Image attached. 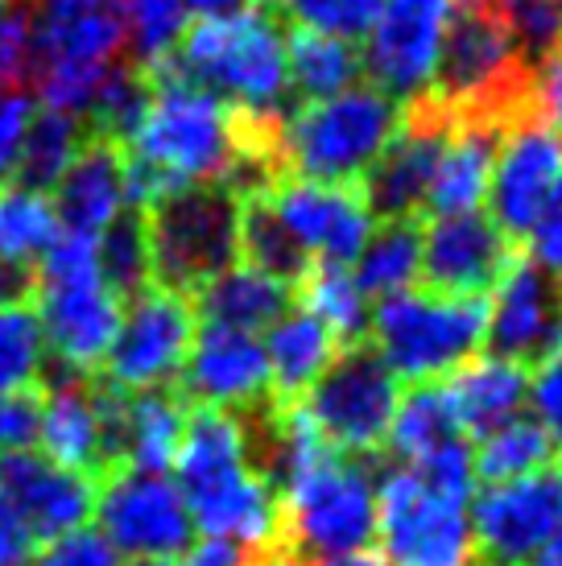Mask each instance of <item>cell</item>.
Listing matches in <instances>:
<instances>
[{
	"mask_svg": "<svg viewBox=\"0 0 562 566\" xmlns=\"http://www.w3.org/2000/svg\"><path fill=\"white\" fill-rule=\"evenodd\" d=\"M174 472L190 521L204 537L257 554L281 546V496L252 468L244 426L236 413L207 406L190 409Z\"/></svg>",
	"mask_w": 562,
	"mask_h": 566,
	"instance_id": "1",
	"label": "cell"
},
{
	"mask_svg": "<svg viewBox=\"0 0 562 566\" xmlns=\"http://www.w3.org/2000/svg\"><path fill=\"white\" fill-rule=\"evenodd\" d=\"M166 63L174 66V75L211 92L249 120L278 125L294 108L285 71V25L266 9L195 21Z\"/></svg>",
	"mask_w": 562,
	"mask_h": 566,
	"instance_id": "2",
	"label": "cell"
},
{
	"mask_svg": "<svg viewBox=\"0 0 562 566\" xmlns=\"http://www.w3.org/2000/svg\"><path fill=\"white\" fill-rule=\"evenodd\" d=\"M402 112L406 108L373 83H356L319 104H298L278 125V174L323 187H356L393 142Z\"/></svg>",
	"mask_w": 562,
	"mask_h": 566,
	"instance_id": "3",
	"label": "cell"
},
{
	"mask_svg": "<svg viewBox=\"0 0 562 566\" xmlns=\"http://www.w3.org/2000/svg\"><path fill=\"white\" fill-rule=\"evenodd\" d=\"M281 551L302 566H340L376 542V475L364 459L323 451L281 488Z\"/></svg>",
	"mask_w": 562,
	"mask_h": 566,
	"instance_id": "4",
	"label": "cell"
},
{
	"mask_svg": "<svg viewBox=\"0 0 562 566\" xmlns=\"http://www.w3.org/2000/svg\"><path fill=\"white\" fill-rule=\"evenodd\" d=\"M30 298L42 318L46 360L79 377H100V364L121 327V298L100 277L95 240L71 232L54 240L33 265Z\"/></svg>",
	"mask_w": 562,
	"mask_h": 566,
	"instance_id": "5",
	"label": "cell"
},
{
	"mask_svg": "<svg viewBox=\"0 0 562 566\" xmlns=\"http://www.w3.org/2000/svg\"><path fill=\"white\" fill-rule=\"evenodd\" d=\"M154 285L195 298L207 282L240 265V190L223 182L183 187L145 211Z\"/></svg>",
	"mask_w": 562,
	"mask_h": 566,
	"instance_id": "6",
	"label": "cell"
},
{
	"mask_svg": "<svg viewBox=\"0 0 562 566\" xmlns=\"http://www.w3.org/2000/svg\"><path fill=\"white\" fill-rule=\"evenodd\" d=\"M488 327L485 298H455L438 290H402L376 302L368 331L373 352L397 380L430 385L480 352Z\"/></svg>",
	"mask_w": 562,
	"mask_h": 566,
	"instance_id": "7",
	"label": "cell"
},
{
	"mask_svg": "<svg viewBox=\"0 0 562 566\" xmlns=\"http://www.w3.org/2000/svg\"><path fill=\"white\" fill-rule=\"evenodd\" d=\"M471 501H455L406 463L376 480V537L385 566H476Z\"/></svg>",
	"mask_w": 562,
	"mask_h": 566,
	"instance_id": "8",
	"label": "cell"
},
{
	"mask_svg": "<svg viewBox=\"0 0 562 566\" xmlns=\"http://www.w3.org/2000/svg\"><path fill=\"white\" fill-rule=\"evenodd\" d=\"M397 397L402 380L385 368L373 344H352L327 364V373L314 380L298 406L331 451L368 459L389 439Z\"/></svg>",
	"mask_w": 562,
	"mask_h": 566,
	"instance_id": "9",
	"label": "cell"
},
{
	"mask_svg": "<svg viewBox=\"0 0 562 566\" xmlns=\"http://www.w3.org/2000/svg\"><path fill=\"white\" fill-rule=\"evenodd\" d=\"M95 534L125 563L178 558L195 546V521L170 475H145L116 468L95 484Z\"/></svg>",
	"mask_w": 562,
	"mask_h": 566,
	"instance_id": "10",
	"label": "cell"
},
{
	"mask_svg": "<svg viewBox=\"0 0 562 566\" xmlns=\"http://www.w3.org/2000/svg\"><path fill=\"white\" fill-rule=\"evenodd\" d=\"M190 339H195V306L190 298L149 285L128 298V315H121L116 339L104 356V385L121 394L170 389L183 377Z\"/></svg>",
	"mask_w": 562,
	"mask_h": 566,
	"instance_id": "11",
	"label": "cell"
},
{
	"mask_svg": "<svg viewBox=\"0 0 562 566\" xmlns=\"http://www.w3.org/2000/svg\"><path fill=\"white\" fill-rule=\"evenodd\" d=\"M468 513L476 566H530L562 534V468L488 484Z\"/></svg>",
	"mask_w": 562,
	"mask_h": 566,
	"instance_id": "12",
	"label": "cell"
},
{
	"mask_svg": "<svg viewBox=\"0 0 562 566\" xmlns=\"http://www.w3.org/2000/svg\"><path fill=\"white\" fill-rule=\"evenodd\" d=\"M455 9L459 0H385L360 54L364 71L373 75V87H381L402 108L418 104L435 83Z\"/></svg>",
	"mask_w": 562,
	"mask_h": 566,
	"instance_id": "13",
	"label": "cell"
},
{
	"mask_svg": "<svg viewBox=\"0 0 562 566\" xmlns=\"http://www.w3.org/2000/svg\"><path fill=\"white\" fill-rule=\"evenodd\" d=\"M559 178L562 137L525 104L504 120V133H500L485 199L492 207L488 220L497 223L504 237H530V228L538 223Z\"/></svg>",
	"mask_w": 562,
	"mask_h": 566,
	"instance_id": "14",
	"label": "cell"
},
{
	"mask_svg": "<svg viewBox=\"0 0 562 566\" xmlns=\"http://www.w3.org/2000/svg\"><path fill=\"white\" fill-rule=\"evenodd\" d=\"M455 112L435 104L430 95H422L418 104L402 112V125L385 145V154L376 166L364 174L360 199L368 207V216L381 223H414L426 211L435 166L443 154V142L451 133Z\"/></svg>",
	"mask_w": 562,
	"mask_h": 566,
	"instance_id": "15",
	"label": "cell"
},
{
	"mask_svg": "<svg viewBox=\"0 0 562 566\" xmlns=\"http://www.w3.org/2000/svg\"><path fill=\"white\" fill-rule=\"evenodd\" d=\"M278 223L290 232L311 265H347L373 237L376 220L360 199V187H323L302 178H273L266 187Z\"/></svg>",
	"mask_w": 562,
	"mask_h": 566,
	"instance_id": "16",
	"label": "cell"
},
{
	"mask_svg": "<svg viewBox=\"0 0 562 566\" xmlns=\"http://www.w3.org/2000/svg\"><path fill=\"white\" fill-rule=\"evenodd\" d=\"M485 344L488 356L513 364H542L547 356L562 352V282L525 261H509L492 285Z\"/></svg>",
	"mask_w": 562,
	"mask_h": 566,
	"instance_id": "17",
	"label": "cell"
},
{
	"mask_svg": "<svg viewBox=\"0 0 562 566\" xmlns=\"http://www.w3.org/2000/svg\"><path fill=\"white\" fill-rule=\"evenodd\" d=\"M178 394L187 406L223 409V413H249L269 401V364L261 335L204 323L195 331L178 377Z\"/></svg>",
	"mask_w": 562,
	"mask_h": 566,
	"instance_id": "18",
	"label": "cell"
},
{
	"mask_svg": "<svg viewBox=\"0 0 562 566\" xmlns=\"http://www.w3.org/2000/svg\"><path fill=\"white\" fill-rule=\"evenodd\" d=\"M38 394H42V426H38L42 455L100 484L112 472V459L95 377H79L46 360Z\"/></svg>",
	"mask_w": 562,
	"mask_h": 566,
	"instance_id": "19",
	"label": "cell"
},
{
	"mask_svg": "<svg viewBox=\"0 0 562 566\" xmlns=\"http://www.w3.org/2000/svg\"><path fill=\"white\" fill-rule=\"evenodd\" d=\"M509 237L485 211L468 216H435L422 232V277L438 294L485 298L509 269Z\"/></svg>",
	"mask_w": 562,
	"mask_h": 566,
	"instance_id": "20",
	"label": "cell"
},
{
	"mask_svg": "<svg viewBox=\"0 0 562 566\" xmlns=\"http://www.w3.org/2000/svg\"><path fill=\"white\" fill-rule=\"evenodd\" d=\"M0 501L13 504L33 542H59L92 521L95 480L50 463L42 451L0 455Z\"/></svg>",
	"mask_w": 562,
	"mask_h": 566,
	"instance_id": "21",
	"label": "cell"
},
{
	"mask_svg": "<svg viewBox=\"0 0 562 566\" xmlns=\"http://www.w3.org/2000/svg\"><path fill=\"white\" fill-rule=\"evenodd\" d=\"M42 66H116L128 46L125 0H42L33 4Z\"/></svg>",
	"mask_w": 562,
	"mask_h": 566,
	"instance_id": "22",
	"label": "cell"
},
{
	"mask_svg": "<svg viewBox=\"0 0 562 566\" xmlns=\"http://www.w3.org/2000/svg\"><path fill=\"white\" fill-rule=\"evenodd\" d=\"M54 216L71 237H100L128 207L125 149L108 137H87L66 174L54 182Z\"/></svg>",
	"mask_w": 562,
	"mask_h": 566,
	"instance_id": "23",
	"label": "cell"
},
{
	"mask_svg": "<svg viewBox=\"0 0 562 566\" xmlns=\"http://www.w3.org/2000/svg\"><path fill=\"white\" fill-rule=\"evenodd\" d=\"M500 133H504V120L497 116H455L443 154H438L430 199H426L430 220L435 216H468V211L485 207Z\"/></svg>",
	"mask_w": 562,
	"mask_h": 566,
	"instance_id": "24",
	"label": "cell"
},
{
	"mask_svg": "<svg viewBox=\"0 0 562 566\" xmlns=\"http://www.w3.org/2000/svg\"><path fill=\"white\" fill-rule=\"evenodd\" d=\"M443 389H447L459 430L485 439L488 430L521 418L525 394H530V373L500 356H471L464 368H455L447 377Z\"/></svg>",
	"mask_w": 562,
	"mask_h": 566,
	"instance_id": "25",
	"label": "cell"
},
{
	"mask_svg": "<svg viewBox=\"0 0 562 566\" xmlns=\"http://www.w3.org/2000/svg\"><path fill=\"white\" fill-rule=\"evenodd\" d=\"M266 364H269V397L273 401H302L314 380L327 373V364L340 356V344L311 311L290 306L269 327Z\"/></svg>",
	"mask_w": 562,
	"mask_h": 566,
	"instance_id": "26",
	"label": "cell"
},
{
	"mask_svg": "<svg viewBox=\"0 0 562 566\" xmlns=\"http://www.w3.org/2000/svg\"><path fill=\"white\" fill-rule=\"evenodd\" d=\"M195 315L216 327L232 331H269L290 306H294V290L278 277H266L249 265H232L228 273H219L216 282H207L195 298Z\"/></svg>",
	"mask_w": 562,
	"mask_h": 566,
	"instance_id": "27",
	"label": "cell"
},
{
	"mask_svg": "<svg viewBox=\"0 0 562 566\" xmlns=\"http://www.w3.org/2000/svg\"><path fill=\"white\" fill-rule=\"evenodd\" d=\"M285 71H290V95L298 104H319V99L356 87L364 63H360V50L347 42L311 30H290L285 33Z\"/></svg>",
	"mask_w": 562,
	"mask_h": 566,
	"instance_id": "28",
	"label": "cell"
},
{
	"mask_svg": "<svg viewBox=\"0 0 562 566\" xmlns=\"http://www.w3.org/2000/svg\"><path fill=\"white\" fill-rule=\"evenodd\" d=\"M464 439V430L455 422V409L447 401V389L430 380V385H414L409 394L397 397V409H393L389 422V447L393 455L402 459L406 468L422 463L426 455H435L438 447Z\"/></svg>",
	"mask_w": 562,
	"mask_h": 566,
	"instance_id": "29",
	"label": "cell"
},
{
	"mask_svg": "<svg viewBox=\"0 0 562 566\" xmlns=\"http://www.w3.org/2000/svg\"><path fill=\"white\" fill-rule=\"evenodd\" d=\"M240 261L266 277L285 282L290 290H298L302 277L311 273V256L298 249L290 232L278 223L266 187L240 195Z\"/></svg>",
	"mask_w": 562,
	"mask_h": 566,
	"instance_id": "30",
	"label": "cell"
},
{
	"mask_svg": "<svg viewBox=\"0 0 562 566\" xmlns=\"http://www.w3.org/2000/svg\"><path fill=\"white\" fill-rule=\"evenodd\" d=\"M364 298H389L402 290H414L422 277V232L418 223H376L364 240L360 256L352 261Z\"/></svg>",
	"mask_w": 562,
	"mask_h": 566,
	"instance_id": "31",
	"label": "cell"
},
{
	"mask_svg": "<svg viewBox=\"0 0 562 566\" xmlns=\"http://www.w3.org/2000/svg\"><path fill=\"white\" fill-rule=\"evenodd\" d=\"M87 137H92V128L83 125L79 116L50 108L33 112L25 145H21V158H17L13 187L38 190V195L54 190V182L66 174V166L75 161V154L83 149Z\"/></svg>",
	"mask_w": 562,
	"mask_h": 566,
	"instance_id": "32",
	"label": "cell"
},
{
	"mask_svg": "<svg viewBox=\"0 0 562 566\" xmlns=\"http://www.w3.org/2000/svg\"><path fill=\"white\" fill-rule=\"evenodd\" d=\"M63 237L46 195L25 187H0V265L30 269Z\"/></svg>",
	"mask_w": 562,
	"mask_h": 566,
	"instance_id": "33",
	"label": "cell"
},
{
	"mask_svg": "<svg viewBox=\"0 0 562 566\" xmlns=\"http://www.w3.org/2000/svg\"><path fill=\"white\" fill-rule=\"evenodd\" d=\"M302 311H311L323 327L335 335V344H364V335H368V298L360 294L356 277H352V269L347 265H311V273L302 277Z\"/></svg>",
	"mask_w": 562,
	"mask_h": 566,
	"instance_id": "34",
	"label": "cell"
},
{
	"mask_svg": "<svg viewBox=\"0 0 562 566\" xmlns=\"http://www.w3.org/2000/svg\"><path fill=\"white\" fill-rule=\"evenodd\" d=\"M471 459H476V480L509 484V480L533 475L542 468H554V442L533 418H513V422L488 430Z\"/></svg>",
	"mask_w": 562,
	"mask_h": 566,
	"instance_id": "35",
	"label": "cell"
},
{
	"mask_svg": "<svg viewBox=\"0 0 562 566\" xmlns=\"http://www.w3.org/2000/svg\"><path fill=\"white\" fill-rule=\"evenodd\" d=\"M95 265L100 277L116 298H137L154 285L149 273V244H145V216L137 207H125L116 220L95 237Z\"/></svg>",
	"mask_w": 562,
	"mask_h": 566,
	"instance_id": "36",
	"label": "cell"
},
{
	"mask_svg": "<svg viewBox=\"0 0 562 566\" xmlns=\"http://www.w3.org/2000/svg\"><path fill=\"white\" fill-rule=\"evenodd\" d=\"M46 373V335L33 298L0 306V397L38 389Z\"/></svg>",
	"mask_w": 562,
	"mask_h": 566,
	"instance_id": "37",
	"label": "cell"
},
{
	"mask_svg": "<svg viewBox=\"0 0 562 566\" xmlns=\"http://www.w3.org/2000/svg\"><path fill=\"white\" fill-rule=\"evenodd\" d=\"M187 4L183 0H125V25L128 46H133V63L157 66L166 63L183 33H187Z\"/></svg>",
	"mask_w": 562,
	"mask_h": 566,
	"instance_id": "38",
	"label": "cell"
},
{
	"mask_svg": "<svg viewBox=\"0 0 562 566\" xmlns=\"http://www.w3.org/2000/svg\"><path fill=\"white\" fill-rule=\"evenodd\" d=\"M497 13L530 75L562 50V0H504Z\"/></svg>",
	"mask_w": 562,
	"mask_h": 566,
	"instance_id": "39",
	"label": "cell"
},
{
	"mask_svg": "<svg viewBox=\"0 0 562 566\" xmlns=\"http://www.w3.org/2000/svg\"><path fill=\"white\" fill-rule=\"evenodd\" d=\"M298 30L323 33L335 42L356 46L373 33L376 17L385 9V0H285Z\"/></svg>",
	"mask_w": 562,
	"mask_h": 566,
	"instance_id": "40",
	"label": "cell"
},
{
	"mask_svg": "<svg viewBox=\"0 0 562 566\" xmlns=\"http://www.w3.org/2000/svg\"><path fill=\"white\" fill-rule=\"evenodd\" d=\"M38 75V38H33V4L9 0L0 9V83L33 87Z\"/></svg>",
	"mask_w": 562,
	"mask_h": 566,
	"instance_id": "41",
	"label": "cell"
},
{
	"mask_svg": "<svg viewBox=\"0 0 562 566\" xmlns=\"http://www.w3.org/2000/svg\"><path fill=\"white\" fill-rule=\"evenodd\" d=\"M30 120H33L30 87L0 83V187L13 182L17 158H21V145H25V133H30Z\"/></svg>",
	"mask_w": 562,
	"mask_h": 566,
	"instance_id": "42",
	"label": "cell"
},
{
	"mask_svg": "<svg viewBox=\"0 0 562 566\" xmlns=\"http://www.w3.org/2000/svg\"><path fill=\"white\" fill-rule=\"evenodd\" d=\"M525 406H533V422L547 430L554 451H562V352L547 356V360L533 368Z\"/></svg>",
	"mask_w": 562,
	"mask_h": 566,
	"instance_id": "43",
	"label": "cell"
},
{
	"mask_svg": "<svg viewBox=\"0 0 562 566\" xmlns=\"http://www.w3.org/2000/svg\"><path fill=\"white\" fill-rule=\"evenodd\" d=\"M38 426H42V394L38 389L0 397V455L30 451L38 442Z\"/></svg>",
	"mask_w": 562,
	"mask_h": 566,
	"instance_id": "44",
	"label": "cell"
},
{
	"mask_svg": "<svg viewBox=\"0 0 562 566\" xmlns=\"http://www.w3.org/2000/svg\"><path fill=\"white\" fill-rule=\"evenodd\" d=\"M530 261L542 273H550L554 282H562V178L559 187H554V195L547 199V207H542V216H538V223L530 228Z\"/></svg>",
	"mask_w": 562,
	"mask_h": 566,
	"instance_id": "45",
	"label": "cell"
},
{
	"mask_svg": "<svg viewBox=\"0 0 562 566\" xmlns=\"http://www.w3.org/2000/svg\"><path fill=\"white\" fill-rule=\"evenodd\" d=\"M33 566H125V563L116 558V551L95 530H75V534L50 542Z\"/></svg>",
	"mask_w": 562,
	"mask_h": 566,
	"instance_id": "46",
	"label": "cell"
},
{
	"mask_svg": "<svg viewBox=\"0 0 562 566\" xmlns=\"http://www.w3.org/2000/svg\"><path fill=\"white\" fill-rule=\"evenodd\" d=\"M530 108L562 137V50L530 75Z\"/></svg>",
	"mask_w": 562,
	"mask_h": 566,
	"instance_id": "47",
	"label": "cell"
},
{
	"mask_svg": "<svg viewBox=\"0 0 562 566\" xmlns=\"http://www.w3.org/2000/svg\"><path fill=\"white\" fill-rule=\"evenodd\" d=\"M33 534L25 530V521L13 513V504L0 501V566H21L33 554Z\"/></svg>",
	"mask_w": 562,
	"mask_h": 566,
	"instance_id": "48",
	"label": "cell"
},
{
	"mask_svg": "<svg viewBox=\"0 0 562 566\" xmlns=\"http://www.w3.org/2000/svg\"><path fill=\"white\" fill-rule=\"evenodd\" d=\"M187 4L190 17H199V21H216V17H232L244 9V0H183Z\"/></svg>",
	"mask_w": 562,
	"mask_h": 566,
	"instance_id": "49",
	"label": "cell"
},
{
	"mask_svg": "<svg viewBox=\"0 0 562 566\" xmlns=\"http://www.w3.org/2000/svg\"><path fill=\"white\" fill-rule=\"evenodd\" d=\"M249 566H302V563H298V558H294L290 551H281V546H278V551L257 554V558H252Z\"/></svg>",
	"mask_w": 562,
	"mask_h": 566,
	"instance_id": "50",
	"label": "cell"
},
{
	"mask_svg": "<svg viewBox=\"0 0 562 566\" xmlns=\"http://www.w3.org/2000/svg\"><path fill=\"white\" fill-rule=\"evenodd\" d=\"M530 566H562V534L554 537V542H550L547 551L538 554V558H533Z\"/></svg>",
	"mask_w": 562,
	"mask_h": 566,
	"instance_id": "51",
	"label": "cell"
},
{
	"mask_svg": "<svg viewBox=\"0 0 562 566\" xmlns=\"http://www.w3.org/2000/svg\"><path fill=\"white\" fill-rule=\"evenodd\" d=\"M459 4H464V9H492V13H497L504 0H459Z\"/></svg>",
	"mask_w": 562,
	"mask_h": 566,
	"instance_id": "52",
	"label": "cell"
},
{
	"mask_svg": "<svg viewBox=\"0 0 562 566\" xmlns=\"http://www.w3.org/2000/svg\"><path fill=\"white\" fill-rule=\"evenodd\" d=\"M133 566H178L174 558H154V563H133Z\"/></svg>",
	"mask_w": 562,
	"mask_h": 566,
	"instance_id": "53",
	"label": "cell"
},
{
	"mask_svg": "<svg viewBox=\"0 0 562 566\" xmlns=\"http://www.w3.org/2000/svg\"><path fill=\"white\" fill-rule=\"evenodd\" d=\"M261 4H285V0H261Z\"/></svg>",
	"mask_w": 562,
	"mask_h": 566,
	"instance_id": "54",
	"label": "cell"
}]
</instances>
